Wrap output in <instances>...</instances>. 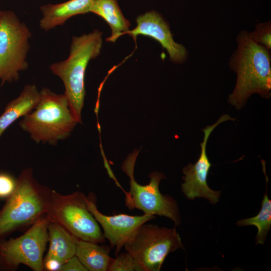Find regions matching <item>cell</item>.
Segmentation results:
<instances>
[{"mask_svg": "<svg viewBox=\"0 0 271 271\" xmlns=\"http://www.w3.org/2000/svg\"><path fill=\"white\" fill-rule=\"evenodd\" d=\"M232 120L234 119L229 115L223 114L214 124L208 125L202 129L204 135L203 141L200 143V156L195 164L189 163L183 169L184 183L181 185V189L188 199L203 197L212 204L218 202L221 191L212 190L207 182L212 164L207 157L206 146L210 134L218 125L225 121Z\"/></svg>", "mask_w": 271, "mask_h": 271, "instance_id": "30bf717a", "label": "cell"}, {"mask_svg": "<svg viewBox=\"0 0 271 271\" xmlns=\"http://www.w3.org/2000/svg\"><path fill=\"white\" fill-rule=\"evenodd\" d=\"M127 252L136 259L143 271H159L171 252L183 248L175 228L143 224L124 245Z\"/></svg>", "mask_w": 271, "mask_h": 271, "instance_id": "ba28073f", "label": "cell"}, {"mask_svg": "<svg viewBox=\"0 0 271 271\" xmlns=\"http://www.w3.org/2000/svg\"><path fill=\"white\" fill-rule=\"evenodd\" d=\"M85 197L80 192L65 195L51 190L46 215L79 239L103 243V233L88 209Z\"/></svg>", "mask_w": 271, "mask_h": 271, "instance_id": "5b68a950", "label": "cell"}, {"mask_svg": "<svg viewBox=\"0 0 271 271\" xmlns=\"http://www.w3.org/2000/svg\"><path fill=\"white\" fill-rule=\"evenodd\" d=\"M102 35V32L95 30L89 34L73 37L67 58L49 66L51 72L63 82L64 94L78 123H81V111L85 95L86 70L89 61L100 53Z\"/></svg>", "mask_w": 271, "mask_h": 271, "instance_id": "7a4b0ae2", "label": "cell"}, {"mask_svg": "<svg viewBox=\"0 0 271 271\" xmlns=\"http://www.w3.org/2000/svg\"><path fill=\"white\" fill-rule=\"evenodd\" d=\"M62 263L54 258H44L43 260L44 269L48 271H60Z\"/></svg>", "mask_w": 271, "mask_h": 271, "instance_id": "603a6c76", "label": "cell"}, {"mask_svg": "<svg viewBox=\"0 0 271 271\" xmlns=\"http://www.w3.org/2000/svg\"><path fill=\"white\" fill-rule=\"evenodd\" d=\"M110 247L77 239L75 255L89 271H108L113 258L109 256Z\"/></svg>", "mask_w": 271, "mask_h": 271, "instance_id": "e0dca14e", "label": "cell"}, {"mask_svg": "<svg viewBox=\"0 0 271 271\" xmlns=\"http://www.w3.org/2000/svg\"><path fill=\"white\" fill-rule=\"evenodd\" d=\"M17 183L12 176L0 173V198L8 197L14 191Z\"/></svg>", "mask_w": 271, "mask_h": 271, "instance_id": "44dd1931", "label": "cell"}, {"mask_svg": "<svg viewBox=\"0 0 271 271\" xmlns=\"http://www.w3.org/2000/svg\"><path fill=\"white\" fill-rule=\"evenodd\" d=\"M116 255L108 271H143L138 261L128 252L118 253Z\"/></svg>", "mask_w": 271, "mask_h": 271, "instance_id": "d6986e66", "label": "cell"}, {"mask_svg": "<svg viewBox=\"0 0 271 271\" xmlns=\"http://www.w3.org/2000/svg\"><path fill=\"white\" fill-rule=\"evenodd\" d=\"M139 152L134 151L124 161L121 169L129 177L130 190L125 194V205L129 209H138L144 214L164 216L172 220L176 226L181 223L177 201L171 196L162 194L159 190L161 181L165 178L161 172L149 175L148 184L142 185L134 179L133 172Z\"/></svg>", "mask_w": 271, "mask_h": 271, "instance_id": "8992f818", "label": "cell"}, {"mask_svg": "<svg viewBox=\"0 0 271 271\" xmlns=\"http://www.w3.org/2000/svg\"><path fill=\"white\" fill-rule=\"evenodd\" d=\"M136 21L137 26L125 34L131 36L135 42L139 35L150 37L167 50L172 62L181 64L186 61L188 56L187 49L174 40L170 26L161 14L150 11L138 16Z\"/></svg>", "mask_w": 271, "mask_h": 271, "instance_id": "7c38bea8", "label": "cell"}, {"mask_svg": "<svg viewBox=\"0 0 271 271\" xmlns=\"http://www.w3.org/2000/svg\"><path fill=\"white\" fill-rule=\"evenodd\" d=\"M46 215L36 221L24 234L0 243V261L4 266L14 269L23 264L34 271H42L43 255L48 243Z\"/></svg>", "mask_w": 271, "mask_h": 271, "instance_id": "9c48e42d", "label": "cell"}, {"mask_svg": "<svg viewBox=\"0 0 271 271\" xmlns=\"http://www.w3.org/2000/svg\"><path fill=\"white\" fill-rule=\"evenodd\" d=\"M240 226L253 225L257 229L256 244H263L271 227V200L266 192L261 202V208L255 216L240 220L237 222Z\"/></svg>", "mask_w": 271, "mask_h": 271, "instance_id": "ac0fdd59", "label": "cell"}, {"mask_svg": "<svg viewBox=\"0 0 271 271\" xmlns=\"http://www.w3.org/2000/svg\"><path fill=\"white\" fill-rule=\"evenodd\" d=\"M89 211L103 230V235L117 255L123 246L134 235L144 223L155 218V215L144 214L142 215H130L123 213L106 215L97 209L95 197L92 194L85 197Z\"/></svg>", "mask_w": 271, "mask_h": 271, "instance_id": "8fae6325", "label": "cell"}, {"mask_svg": "<svg viewBox=\"0 0 271 271\" xmlns=\"http://www.w3.org/2000/svg\"><path fill=\"white\" fill-rule=\"evenodd\" d=\"M253 40L258 44L270 50L271 48V23L267 22L257 23L255 29L249 32Z\"/></svg>", "mask_w": 271, "mask_h": 271, "instance_id": "ffe728a7", "label": "cell"}, {"mask_svg": "<svg viewBox=\"0 0 271 271\" xmlns=\"http://www.w3.org/2000/svg\"><path fill=\"white\" fill-rule=\"evenodd\" d=\"M90 13L100 17L109 26L111 34L106 39L107 42L114 43L129 30L130 23L123 15L117 0H95Z\"/></svg>", "mask_w": 271, "mask_h": 271, "instance_id": "2e32d148", "label": "cell"}, {"mask_svg": "<svg viewBox=\"0 0 271 271\" xmlns=\"http://www.w3.org/2000/svg\"><path fill=\"white\" fill-rule=\"evenodd\" d=\"M48 250L45 258H54L64 263L75 254L77 238L62 226L49 219Z\"/></svg>", "mask_w": 271, "mask_h": 271, "instance_id": "9a60e30c", "label": "cell"}, {"mask_svg": "<svg viewBox=\"0 0 271 271\" xmlns=\"http://www.w3.org/2000/svg\"><path fill=\"white\" fill-rule=\"evenodd\" d=\"M77 123L65 95L43 87L37 105L19 125L36 143L55 145L69 137Z\"/></svg>", "mask_w": 271, "mask_h": 271, "instance_id": "3957f363", "label": "cell"}, {"mask_svg": "<svg viewBox=\"0 0 271 271\" xmlns=\"http://www.w3.org/2000/svg\"><path fill=\"white\" fill-rule=\"evenodd\" d=\"M32 33L12 11L2 10L0 18V80L2 84L19 79L29 67L27 60Z\"/></svg>", "mask_w": 271, "mask_h": 271, "instance_id": "52a82bcc", "label": "cell"}, {"mask_svg": "<svg viewBox=\"0 0 271 271\" xmlns=\"http://www.w3.org/2000/svg\"><path fill=\"white\" fill-rule=\"evenodd\" d=\"M2 10H1V9H0V18L2 15Z\"/></svg>", "mask_w": 271, "mask_h": 271, "instance_id": "cb8c5ba5", "label": "cell"}, {"mask_svg": "<svg viewBox=\"0 0 271 271\" xmlns=\"http://www.w3.org/2000/svg\"><path fill=\"white\" fill-rule=\"evenodd\" d=\"M40 91L34 84H27L19 95L11 101L0 115V138L4 132L18 118L30 113L37 105Z\"/></svg>", "mask_w": 271, "mask_h": 271, "instance_id": "5bb4252c", "label": "cell"}, {"mask_svg": "<svg viewBox=\"0 0 271 271\" xmlns=\"http://www.w3.org/2000/svg\"><path fill=\"white\" fill-rule=\"evenodd\" d=\"M60 271H88L75 255L62 264Z\"/></svg>", "mask_w": 271, "mask_h": 271, "instance_id": "7402d4cb", "label": "cell"}, {"mask_svg": "<svg viewBox=\"0 0 271 271\" xmlns=\"http://www.w3.org/2000/svg\"><path fill=\"white\" fill-rule=\"evenodd\" d=\"M236 42L237 48L229 59V66L236 73L237 80L228 102L240 109L254 93L270 97L271 55L270 50L254 42L246 30L238 34Z\"/></svg>", "mask_w": 271, "mask_h": 271, "instance_id": "6da1fadb", "label": "cell"}, {"mask_svg": "<svg viewBox=\"0 0 271 271\" xmlns=\"http://www.w3.org/2000/svg\"><path fill=\"white\" fill-rule=\"evenodd\" d=\"M95 0H68L58 4H48L41 6L42 17L39 26L48 31L63 25L70 18L78 15L90 13Z\"/></svg>", "mask_w": 271, "mask_h": 271, "instance_id": "4fadbf2b", "label": "cell"}, {"mask_svg": "<svg viewBox=\"0 0 271 271\" xmlns=\"http://www.w3.org/2000/svg\"><path fill=\"white\" fill-rule=\"evenodd\" d=\"M51 191L38 183L30 168L21 172L16 188L0 211V237L46 215Z\"/></svg>", "mask_w": 271, "mask_h": 271, "instance_id": "277c9868", "label": "cell"}]
</instances>
